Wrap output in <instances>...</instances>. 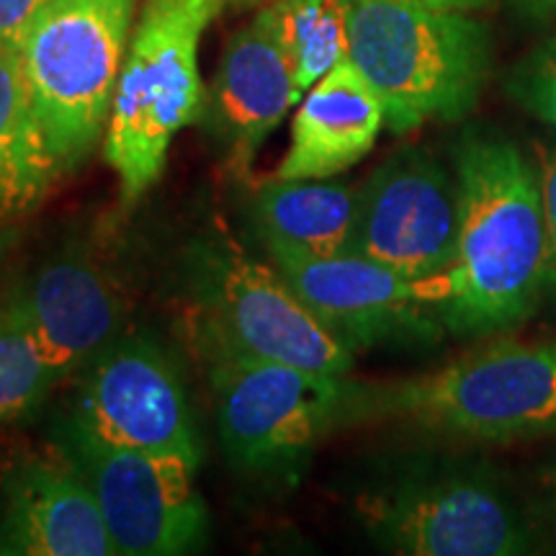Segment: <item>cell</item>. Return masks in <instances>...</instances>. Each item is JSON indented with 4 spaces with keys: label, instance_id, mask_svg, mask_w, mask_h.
I'll list each match as a JSON object with an SVG mask.
<instances>
[{
    "label": "cell",
    "instance_id": "obj_15",
    "mask_svg": "<svg viewBox=\"0 0 556 556\" xmlns=\"http://www.w3.org/2000/svg\"><path fill=\"white\" fill-rule=\"evenodd\" d=\"M5 554L13 556H114L99 500L78 469L62 456H31L3 477Z\"/></svg>",
    "mask_w": 556,
    "mask_h": 556
},
{
    "label": "cell",
    "instance_id": "obj_20",
    "mask_svg": "<svg viewBox=\"0 0 556 556\" xmlns=\"http://www.w3.org/2000/svg\"><path fill=\"white\" fill-rule=\"evenodd\" d=\"M58 377L9 296L0 299V428L39 413Z\"/></svg>",
    "mask_w": 556,
    "mask_h": 556
},
{
    "label": "cell",
    "instance_id": "obj_3",
    "mask_svg": "<svg viewBox=\"0 0 556 556\" xmlns=\"http://www.w3.org/2000/svg\"><path fill=\"white\" fill-rule=\"evenodd\" d=\"M348 37V60L379 93L394 135L462 122L492 73V34L469 13L415 0H351Z\"/></svg>",
    "mask_w": 556,
    "mask_h": 556
},
{
    "label": "cell",
    "instance_id": "obj_26",
    "mask_svg": "<svg viewBox=\"0 0 556 556\" xmlns=\"http://www.w3.org/2000/svg\"><path fill=\"white\" fill-rule=\"evenodd\" d=\"M544 500H546V516L552 520L554 533H556V458L544 475Z\"/></svg>",
    "mask_w": 556,
    "mask_h": 556
},
{
    "label": "cell",
    "instance_id": "obj_25",
    "mask_svg": "<svg viewBox=\"0 0 556 556\" xmlns=\"http://www.w3.org/2000/svg\"><path fill=\"white\" fill-rule=\"evenodd\" d=\"M415 3L426 5V9L433 11H456V13H471L482 11L492 0H415Z\"/></svg>",
    "mask_w": 556,
    "mask_h": 556
},
{
    "label": "cell",
    "instance_id": "obj_21",
    "mask_svg": "<svg viewBox=\"0 0 556 556\" xmlns=\"http://www.w3.org/2000/svg\"><path fill=\"white\" fill-rule=\"evenodd\" d=\"M505 93L526 114L556 131V31L507 70Z\"/></svg>",
    "mask_w": 556,
    "mask_h": 556
},
{
    "label": "cell",
    "instance_id": "obj_5",
    "mask_svg": "<svg viewBox=\"0 0 556 556\" xmlns=\"http://www.w3.org/2000/svg\"><path fill=\"white\" fill-rule=\"evenodd\" d=\"M227 0H144L103 135L122 197L137 201L168 163L173 137L204 114L199 41Z\"/></svg>",
    "mask_w": 556,
    "mask_h": 556
},
{
    "label": "cell",
    "instance_id": "obj_18",
    "mask_svg": "<svg viewBox=\"0 0 556 556\" xmlns=\"http://www.w3.org/2000/svg\"><path fill=\"white\" fill-rule=\"evenodd\" d=\"M358 189L332 178L263 184L253 199V222L266 245H289L312 255L351 253Z\"/></svg>",
    "mask_w": 556,
    "mask_h": 556
},
{
    "label": "cell",
    "instance_id": "obj_9",
    "mask_svg": "<svg viewBox=\"0 0 556 556\" xmlns=\"http://www.w3.org/2000/svg\"><path fill=\"white\" fill-rule=\"evenodd\" d=\"M62 456L99 500L119 556H176L206 544L208 510L197 490L199 464L109 446L70 426Z\"/></svg>",
    "mask_w": 556,
    "mask_h": 556
},
{
    "label": "cell",
    "instance_id": "obj_7",
    "mask_svg": "<svg viewBox=\"0 0 556 556\" xmlns=\"http://www.w3.org/2000/svg\"><path fill=\"white\" fill-rule=\"evenodd\" d=\"M199 340L206 358L240 356L348 377L356 353L299 299L276 266L232 242L212 240L189 255Z\"/></svg>",
    "mask_w": 556,
    "mask_h": 556
},
{
    "label": "cell",
    "instance_id": "obj_19",
    "mask_svg": "<svg viewBox=\"0 0 556 556\" xmlns=\"http://www.w3.org/2000/svg\"><path fill=\"white\" fill-rule=\"evenodd\" d=\"M266 11L302 96L348 60L351 0H276Z\"/></svg>",
    "mask_w": 556,
    "mask_h": 556
},
{
    "label": "cell",
    "instance_id": "obj_1",
    "mask_svg": "<svg viewBox=\"0 0 556 556\" xmlns=\"http://www.w3.org/2000/svg\"><path fill=\"white\" fill-rule=\"evenodd\" d=\"M456 253L446 274L417 281L456 336L516 330L546 294L548 253L536 160L495 129H469L454 150Z\"/></svg>",
    "mask_w": 556,
    "mask_h": 556
},
{
    "label": "cell",
    "instance_id": "obj_17",
    "mask_svg": "<svg viewBox=\"0 0 556 556\" xmlns=\"http://www.w3.org/2000/svg\"><path fill=\"white\" fill-rule=\"evenodd\" d=\"M60 176L18 45L0 41V222L31 212Z\"/></svg>",
    "mask_w": 556,
    "mask_h": 556
},
{
    "label": "cell",
    "instance_id": "obj_8",
    "mask_svg": "<svg viewBox=\"0 0 556 556\" xmlns=\"http://www.w3.org/2000/svg\"><path fill=\"white\" fill-rule=\"evenodd\" d=\"M208 381L222 448L248 475H287L325 435L348 426V377L270 361L214 356Z\"/></svg>",
    "mask_w": 556,
    "mask_h": 556
},
{
    "label": "cell",
    "instance_id": "obj_23",
    "mask_svg": "<svg viewBox=\"0 0 556 556\" xmlns=\"http://www.w3.org/2000/svg\"><path fill=\"white\" fill-rule=\"evenodd\" d=\"M52 0H0V41L18 45L31 18Z\"/></svg>",
    "mask_w": 556,
    "mask_h": 556
},
{
    "label": "cell",
    "instance_id": "obj_22",
    "mask_svg": "<svg viewBox=\"0 0 556 556\" xmlns=\"http://www.w3.org/2000/svg\"><path fill=\"white\" fill-rule=\"evenodd\" d=\"M536 150V168L541 180V201H544L546 222V253H548V276L546 289L556 291V139L533 144Z\"/></svg>",
    "mask_w": 556,
    "mask_h": 556
},
{
    "label": "cell",
    "instance_id": "obj_6",
    "mask_svg": "<svg viewBox=\"0 0 556 556\" xmlns=\"http://www.w3.org/2000/svg\"><path fill=\"white\" fill-rule=\"evenodd\" d=\"M137 0H52L18 50L60 173L80 168L106 135Z\"/></svg>",
    "mask_w": 556,
    "mask_h": 556
},
{
    "label": "cell",
    "instance_id": "obj_16",
    "mask_svg": "<svg viewBox=\"0 0 556 556\" xmlns=\"http://www.w3.org/2000/svg\"><path fill=\"white\" fill-rule=\"evenodd\" d=\"M384 122V103L351 60L338 62L299 101L291 144L276 178L319 180L364 160Z\"/></svg>",
    "mask_w": 556,
    "mask_h": 556
},
{
    "label": "cell",
    "instance_id": "obj_28",
    "mask_svg": "<svg viewBox=\"0 0 556 556\" xmlns=\"http://www.w3.org/2000/svg\"><path fill=\"white\" fill-rule=\"evenodd\" d=\"M0 554H5V544H3V533H0Z\"/></svg>",
    "mask_w": 556,
    "mask_h": 556
},
{
    "label": "cell",
    "instance_id": "obj_27",
    "mask_svg": "<svg viewBox=\"0 0 556 556\" xmlns=\"http://www.w3.org/2000/svg\"><path fill=\"white\" fill-rule=\"evenodd\" d=\"M227 3H240V5H248V3H261V0H227Z\"/></svg>",
    "mask_w": 556,
    "mask_h": 556
},
{
    "label": "cell",
    "instance_id": "obj_13",
    "mask_svg": "<svg viewBox=\"0 0 556 556\" xmlns=\"http://www.w3.org/2000/svg\"><path fill=\"white\" fill-rule=\"evenodd\" d=\"M58 381L80 374L122 336L127 304L99 263L67 253L9 291Z\"/></svg>",
    "mask_w": 556,
    "mask_h": 556
},
{
    "label": "cell",
    "instance_id": "obj_10",
    "mask_svg": "<svg viewBox=\"0 0 556 556\" xmlns=\"http://www.w3.org/2000/svg\"><path fill=\"white\" fill-rule=\"evenodd\" d=\"M67 426L116 448L201 464L189 392L168 351L148 336H119L83 368Z\"/></svg>",
    "mask_w": 556,
    "mask_h": 556
},
{
    "label": "cell",
    "instance_id": "obj_24",
    "mask_svg": "<svg viewBox=\"0 0 556 556\" xmlns=\"http://www.w3.org/2000/svg\"><path fill=\"white\" fill-rule=\"evenodd\" d=\"M507 3L531 21H556V0H507Z\"/></svg>",
    "mask_w": 556,
    "mask_h": 556
},
{
    "label": "cell",
    "instance_id": "obj_11",
    "mask_svg": "<svg viewBox=\"0 0 556 556\" xmlns=\"http://www.w3.org/2000/svg\"><path fill=\"white\" fill-rule=\"evenodd\" d=\"M456 232V170L426 148H402L358 189L351 253L409 281H430L454 261Z\"/></svg>",
    "mask_w": 556,
    "mask_h": 556
},
{
    "label": "cell",
    "instance_id": "obj_14",
    "mask_svg": "<svg viewBox=\"0 0 556 556\" xmlns=\"http://www.w3.org/2000/svg\"><path fill=\"white\" fill-rule=\"evenodd\" d=\"M299 101L302 93L294 86L287 54L268 11L261 9L248 26L229 37L204 101L214 135L240 176Z\"/></svg>",
    "mask_w": 556,
    "mask_h": 556
},
{
    "label": "cell",
    "instance_id": "obj_12",
    "mask_svg": "<svg viewBox=\"0 0 556 556\" xmlns=\"http://www.w3.org/2000/svg\"><path fill=\"white\" fill-rule=\"evenodd\" d=\"M266 248L278 274L353 353L435 343L441 319L417 281L358 253L312 255L276 242Z\"/></svg>",
    "mask_w": 556,
    "mask_h": 556
},
{
    "label": "cell",
    "instance_id": "obj_2",
    "mask_svg": "<svg viewBox=\"0 0 556 556\" xmlns=\"http://www.w3.org/2000/svg\"><path fill=\"white\" fill-rule=\"evenodd\" d=\"M368 420L405 422L486 446L556 435V340H497L415 377L353 381L348 426Z\"/></svg>",
    "mask_w": 556,
    "mask_h": 556
},
{
    "label": "cell",
    "instance_id": "obj_4",
    "mask_svg": "<svg viewBox=\"0 0 556 556\" xmlns=\"http://www.w3.org/2000/svg\"><path fill=\"white\" fill-rule=\"evenodd\" d=\"M379 548L405 556H523L539 526L505 477L477 458H407L356 500Z\"/></svg>",
    "mask_w": 556,
    "mask_h": 556
}]
</instances>
